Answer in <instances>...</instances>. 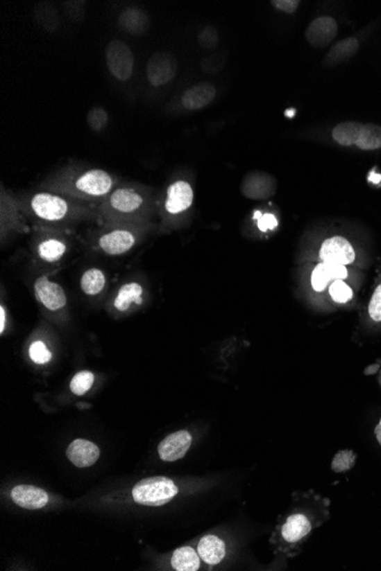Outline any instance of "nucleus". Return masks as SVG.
Segmentation results:
<instances>
[{"label": "nucleus", "mask_w": 381, "mask_h": 571, "mask_svg": "<svg viewBox=\"0 0 381 571\" xmlns=\"http://www.w3.org/2000/svg\"><path fill=\"white\" fill-rule=\"evenodd\" d=\"M363 123L357 121L341 122L336 125L332 132V137L338 144L343 146L355 145L362 130Z\"/></svg>", "instance_id": "5701e85b"}, {"label": "nucleus", "mask_w": 381, "mask_h": 571, "mask_svg": "<svg viewBox=\"0 0 381 571\" xmlns=\"http://www.w3.org/2000/svg\"><path fill=\"white\" fill-rule=\"evenodd\" d=\"M271 3L285 13L294 14L300 5V1L299 0H273Z\"/></svg>", "instance_id": "e433bc0d"}, {"label": "nucleus", "mask_w": 381, "mask_h": 571, "mask_svg": "<svg viewBox=\"0 0 381 571\" xmlns=\"http://www.w3.org/2000/svg\"><path fill=\"white\" fill-rule=\"evenodd\" d=\"M136 238L127 229H115L101 236L99 244L105 254L110 256L124 254L134 247Z\"/></svg>", "instance_id": "ddd939ff"}, {"label": "nucleus", "mask_w": 381, "mask_h": 571, "mask_svg": "<svg viewBox=\"0 0 381 571\" xmlns=\"http://www.w3.org/2000/svg\"><path fill=\"white\" fill-rule=\"evenodd\" d=\"M347 276L348 272L343 265L321 263L312 273V286L317 292H322L332 279H345Z\"/></svg>", "instance_id": "dca6fc26"}, {"label": "nucleus", "mask_w": 381, "mask_h": 571, "mask_svg": "<svg viewBox=\"0 0 381 571\" xmlns=\"http://www.w3.org/2000/svg\"><path fill=\"white\" fill-rule=\"evenodd\" d=\"M74 7H76V1H67V3H65V12H67V17L70 19L79 21L85 15V3L83 1V3L78 8H74Z\"/></svg>", "instance_id": "4c0bfd02"}, {"label": "nucleus", "mask_w": 381, "mask_h": 571, "mask_svg": "<svg viewBox=\"0 0 381 571\" xmlns=\"http://www.w3.org/2000/svg\"><path fill=\"white\" fill-rule=\"evenodd\" d=\"M312 523L304 514H294L287 519L281 528L282 539L285 542L295 544L308 536L311 533Z\"/></svg>", "instance_id": "f3484780"}, {"label": "nucleus", "mask_w": 381, "mask_h": 571, "mask_svg": "<svg viewBox=\"0 0 381 571\" xmlns=\"http://www.w3.org/2000/svg\"><path fill=\"white\" fill-rule=\"evenodd\" d=\"M94 380H95V376L90 371H81V372L77 373L74 376V379L71 380V392H74L76 396L85 395L92 388Z\"/></svg>", "instance_id": "c85d7f7f"}, {"label": "nucleus", "mask_w": 381, "mask_h": 571, "mask_svg": "<svg viewBox=\"0 0 381 571\" xmlns=\"http://www.w3.org/2000/svg\"><path fill=\"white\" fill-rule=\"evenodd\" d=\"M356 146L364 150V151H372L381 148V127L373 125V123H366L363 125L362 130L359 134V139L356 141Z\"/></svg>", "instance_id": "b1692460"}, {"label": "nucleus", "mask_w": 381, "mask_h": 571, "mask_svg": "<svg viewBox=\"0 0 381 571\" xmlns=\"http://www.w3.org/2000/svg\"><path fill=\"white\" fill-rule=\"evenodd\" d=\"M250 185H256V187L246 190L248 196L255 197V199H262L265 196H269L274 192V182L273 178L265 173H255L253 177H250Z\"/></svg>", "instance_id": "a878e982"}, {"label": "nucleus", "mask_w": 381, "mask_h": 571, "mask_svg": "<svg viewBox=\"0 0 381 571\" xmlns=\"http://www.w3.org/2000/svg\"><path fill=\"white\" fill-rule=\"evenodd\" d=\"M371 182H373L375 184L380 183L381 176L380 175H377V173H371V178H370Z\"/></svg>", "instance_id": "79ce46f5"}, {"label": "nucleus", "mask_w": 381, "mask_h": 571, "mask_svg": "<svg viewBox=\"0 0 381 571\" xmlns=\"http://www.w3.org/2000/svg\"><path fill=\"white\" fill-rule=\"evenodd\" d=\"M106 65L113 77L127 81L134 73L135 58L132 49L121 40H112L106 46Z\"/></svg>", "instance_id": "f03ea898"}, {"label": "nucleus", "mask_w": 381, "mask_h": 571, "mask_svg": "<svg viewBox=\"0 0 381 571\" xmlns=\"http://www.w3.org/2000/svg\"><path fill=\"white\" fill-rule=\"evenodd\" d=\"M276 226H278V220H276V216L271 215V213H265L258 218V228L262 231L274 229Z\"/></svg>", "instance_id": "58836bf2"}, {"label": "nucleus", "mask_w": 381, "mask_h": 571, "mask_svg": "<svg viewBox=\"0 0 381 571\" xmlns=\"http://www.w3.org/2000/svg\"><path fill=\"white\" fill-rule=\"evenodd\" d=\"M338 33V24L331 17H320L313 19L306 30V40L314 49H325Z\"/></svg>", "instance_id": "0eeeda50"}, {"label": "nucleus", "mask_w": 381, "mask_h": 571, "mask_svg": "<svg viewBox=\"0 0 381 571\" xmlns=\"http://www.w3.org/2000/svg\"><path fill=\"white\" fill-rule=\"evenodd\" d=\"M118 22L122 30L133 35H143L150 26L148 15L135 7H129L124 10L119 17Z\"/></svg>", "instance_id": "a211bd4d"}, {"label": "nucleus", "mask_w": 381, "mask_h": 571, "mask_svg": "<svg viewBox=\"0 0 381 571\" xmlns=\"http://www.w3.org/2000/svg\"><path fill=\"white\" fill-rule=\"evenodd\" d=\"M6 326V310L3 308V306L0 307V333L3 334Z\"/></svg>", "instance_id": "ea45409f"}, {"label": "nucleus", "mask_w": 381, "mask_h": 571, "mask_svg": "<svg viewBox=\"0 0 381 571\" xmlns=\"http://www.w3.org/2000/svg\"><path fill=\"white\" fill-rule=\"evenodd\" d=\"M29 355L30 358L39 365L49 363L51 360V353L42 341H35L30 346Z\"/></svg>", "instance_id": "72a5a7b5"}, {"label": "nucleus", "mask_w": 381, "mask_h": 571, "mask_svg": "<svg viewBox=\"0 0 381 571\" xmlns=\"http://www.w3.org/2000/svg\"><path fill=\"white\" fill-rule=\"evenodd\" d=\"M193 190L189 183L184 180H178L171 184L167 191L166 207L167 211L171 215H177L184 212L192 206Z\"/></svg>", "instance_id": "9d476101"}, {"label": "nucleus", "mask_w": 381, "mask_h": 571, "mask_svg": "<svg viewBox=\"0 0 381 571\" xmlns=\"http://www.w3.org/2000/svg\"><path fill=\"white\" fill-rule=\"evenodd\" d=\"M143 288L138 283H127L119 290L115 299V307L119 312H126L133 304L141 305L143 302Z\"/></svg>", "instance_id": "412c9836"}, {"label": "nucleus", "mask_w": 381, "mask_h": 571, "mask_svg": "<svg viewBox=\"0 0 381 571\" xmlns=\"http://www.w3.org/2000/svg\"><path fill=\"white\" fill-rule=\"evenodd\" d=\"M33 213L47 222H58L69 212V203L60 196L49 193H38L31 200Z\"/></svg>", "instance_id": "20e7f679"}, {"label": "nucleus", "mask_w": 381, "mask_h": 571, "mask_svg": "<svg viewBox=\"0 0 381 571\" xmlns=\"http://www.w3.org/2000/svg\"><path fill=\"white\" fill-rule=\"evenodd\" d=\"M35 297L42 305L49 310H58L67 305V295L60 284L49 282L46 276L40 277L35 283Z\"/></svg>", "instance_id": "1a4fd4ad"}, {"label": "nucleus", "mask_w": 381, "mask_h": 571, "mask_svg": "<svg viewBox=\"0 0 381 571\" xmlns=\"http://www.w3.org/2000/svg\"><path fill=\"white\" fill-rule=\"evenodd\" d=\"M109 121V114L100 106H95L87 114V122L94 132H102Z\"/></svg>", "instance_id": "7c9ffc66"}, {"label": "nucleus", "mask_w": 381, "mask_h": 571, "mask_svg": "<svg viewBox=\"0 0 381 571\" xmlns=\"http://www.w3.org/2000/svg\"><path fill=\"white\" fill-rule=\"evenodd\" d=\"M105 275L102 270L92 268L85 272L81 279V289L87 295H96L102 292L105 286Z\"/></svg>", "instance_id": "393cba45"}, {"label": "nucleus", "mask_w": 381, "mask_h": 571, "mask_svg": "<svg viewBox=\"0 0 381 571\" xmlns=\"http://www.w3.org/2000/svg\"><path fill=\"white\" fill-rule=\"evenodd\" d=\"M375 437H377V440H378V443L381 445V419L379 421L378 425L375 427Z\"/></svg>", "instance_id": "a19ab883"}, {"label": "nucleus", "mask_w": 381, "mask_h": 571, "mask_svg": "<svg viewBox=\"0 0 381 571\" xmlns=\"http://www.w3.org/2000/svg\"><path fill=\"white\" fill-rule=\"evenodd\" d=\"M110 209L117 213L130 215L144 206V199L133 188H118L110 195Z\"/></svg>", "instance_id": "f8f14e48"}, {"label": "nucleus", "mask_w": 381, "mask_h": 571, "mask_svg": "<svg viewBox=\"0 0 381 571\" xmlns=\"http://www.w3.org/2000/svg\"><path fill=\"white\" fill-rule=\"evenodd\" d=\"M178 494V488L171 479L151 477L138 482L133 488L136 503L146 507H162Z\"/></svg>", "instance_id": "f257e3e1"}, {"label": "nucleus", "mask_w": 381, "mask_h": 571, "mask_svg": "<svg viewBox=\"0 0 381 571\" xmlns=\"http://www.w3.org/2000/svg\"><path fill=\"white\" fill-rule=\"evenodd\" d=\"M225 60L221 56H209L201 62L202 70L207 73H216L224 68Z\"/></svg>", "instance_id": "c9c22d12"}, {"label": "nucleus", "mask_w": 381, "mask_h": 571, "mask_svg": "<svg viewBox=\"0 0 381 571\" xmlns=\"http://www.w3.org/2000/svg\"><path fill=\"white\" fill-rule=\"evenodd\" d=\"M200 555L189 546L177 549L171 556V565L177 571H196L200 568Z\"/></svg>", "instance_id": "4be33fe9"}, {"label": "nucleus", "mask_w": 381, "mask_h": 571, "mask_svg": "<svg viewBox=\"0 0 381 571\" xmlns=\"http://www.w3.org/2000/svg\"><path fill=\"white\" fill-rule=\"evenodd\" d=\"M177 69L176 58L171 53H155L151 56L146 65L149 82L153 87L164 86L175 78Z\"/></svg>", "instance_id": "7ed1b4c3"}, {"label": "nucleus", "mask_w": 381, "mask_h": 571, "mask_svg": "<svg viewBox=\"0 0 381 571\" xmlns=\"http://www.w3.org/2000/svg\"><path fill=\"white\" fill-rule=\"evenodd\" d=\"M359 51V42L356 38L344 39L341 42H337L328 53L324 60V64L328 67H335L339 65L344 62L348 61Z\"/></svg>", "instance_id": "aec40b11"}, {"label": "nucleus", "mask_w": 381, "mask_h": 571, "mask_svg": "<svg viewBox=\"0 0 381 571\" xmlns=\"http://www.w3.org/2000/svg\"><path fill=\"white\" fill-rule=\"evenodd\" d=\"M320 259L322 263H336L346 266L354 263L355 251L352 244L341 236H333L328 238L322 244L320 250Z\"/></svg>", "instance_id": "39448f33"}, {"label": "nucleus", "mask_w": 381, "mask_h": 571, "mask_svg": "<svg viewBox=\"0 0 381 571\" xmlns=\"http://www.w3.org/2000/svg\"><path fill=\"white\" fill-rule=\"evenodd\" d=\"M14 503L26 510H39L49 503V494L42 488L35 486L19 485L10 493Z\"/></svg>", "instance_id": "9b49d317"}, {"label": "nucleus", "mask_w": 381, "mask_h": 571, "mask_svg": "<svg viewBox=\"0 0 381 571\" xmlns=\"http://www.w3.org/2000/svg\"><path fill=\"white\" fill-rule=\"evenodd\" d=\"M74 187L83 194L100 197L112 190L113 179L106 171L93 169L79 176Z\"/></svg>", "instance_id": "423d86ee"}, {"label": "nucleus", "mask_w": 381, "mask_h": 571, "mask_svg": "<svg viewBox=\"0 0 381 571\" xmlns=\"http://www.w3.org/2000/svg\"><path fill=\"white\" fill-rule=\"evenodd\" d=\"M198 553L201 560L210 565H218L226 554V546L221 538L215 535H207L200 539Z\"/></svg>", "instance_id": "6ab92c4d"}, {"label": "nucleus", "mask_w": 381, "mask_h": 571, "mask_svg": "<svg viewBox=\"0 0 381 571\" xmlns=\"http://www.w3.org/2000/svg\"><path fill=\"white\" fill-rule=\"evenodd\" d=\"M67 456L78 468H88L100 457V450L90 440L76 439L67 447Z\"/></svg>", "instance_id": "4468645a"}, {"label": "nucleus", "mask_w": 381, "mask_h": 571, "mask_svg": "<svg viewBox=\"0 0 381 571\" xmlns=\"http://www.w3.org/2000/svg\"><path fill=\"white\" fill-rule=\"evenodd\" d=\"M369 314L375 322H381V284L375 289L369 305Z\"/></svg>", "instance_id": "f704fd0d"}, {"label": "nucleus", "mask_w": 381, "mask_h": 571, "mask_svg": "<svg viewBox=\"0 0 381 571\" xmlns=\"http://www.w3.org/2000/svg\"><path fill=\"white\" fill-rule=\"evenodd\" d=\"M216 94H217V90L215 86H212L209 82H201V84L191 87L183 94V106L189 111L203 109L215 100Z\"/></svg>", "instance_id": "2eb2a0df"}, {"label": "nucleus", "mask_w": 381, "mask_h": 571, "mask_svg": "<svg viewBox=\"0 0 381 571\" xmlns=\"http://www.w3.org/2000/svg\"><path fill=\"white\" fill-rule=\"evenodd\" d=\"M192 443V436L189 431L180 430L166 437L158 447L160 459L164 462H175L185 456Z\"/></svg>", "instance_id": "6e6552de"}, {"label": "nucleus", "mask_w": 381, "mask_h": 571, "mask_svg": "<svg viewBox=\"0 0 381 571\" xmlns=\"http://www.w3.org/2000/svg\"><path fill=\"white\" fill-rule=\"evenodd\" d=\"M356 455L352 450H345L337 453L332 459L331 468L337 473H343L348 471L353 466H355Z\"/></svg>", "instance_id": "c756f323"}, {"label": "nucleus", "mask_w": 381, "mask_h": 571, "mask_svg": "<svg viewBox=\"0 0 381 571\" xmlns=\"http://www.w3.org/2000/svg\"><path fill=\"white\" fill-rule=\"evenodd\" d=\"M198 42L202 49H214L219 44V35L214 26H205L198 35Z\"/></svg>", "instance_id": "473e14b6"}, {"label": "nucleus", "mask_w": 381, "mask_h": 571, "mask_svg": "<svg viewBox=\"0 0 381 571\" xmlns=\"http://www.w3.org/2000/svg\"><path fill=\"white\" fill-rule=\"evenodd\" d=\"M35 19L42 26V28L47 31H53L58 26V17L56 10L53 7L49 6L47 3L40 5L35 10Z\"/></svg>", "instance_id": "cd10ccee"}, {"label": "nucleus", "mask_w": 381, "mask_h": 571, "mask_svg": "<svg viewBox=\"0 0 381 571\" xmlns=\"http://www.w3.org/2000/svg\"><path fill=\"white\" fill-rule=\"evenodd\" d=\"M329 293H330L333 301L338 302V304H346L353 298L352 289L347 286L346 283L344 282L343 279H336L331 284Z\"/></svg>", "instance_id": "2f4dec72"}, {"label": "nucleus", "mask_w": 381, "mask_h": 571, "mask_svg": "<svg viewBox=\"0 0 381 571\" xmlns=\"http://www.w3.org/2000/svg\"><path fill=\"white\" fill-rule=\"evenodd\" d=\"M67 247L63 242L55 238H49L42 242L38 247L39 256L47 263H54L65 256Z\"/></svg>", "instance_id": "bb28decb"}]
</instances>
